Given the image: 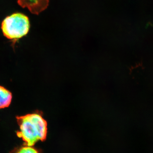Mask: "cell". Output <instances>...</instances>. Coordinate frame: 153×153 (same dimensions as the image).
Returning <instances> with one entry per match:
<instances>
[{"label": "cell", "instance_id": "obj_3", "mask_svg": "<svg viewBox=\"0 0 153 153\" xmlns=\"http://www.w3.org/2000/svg\"><path fill=\"white\" fill-rule=\"evenodd\" d=\"M49 0H18L23 8L27 7L32 13L39 15L48 7Z\"/></svg>", "mask_w": 153, "mask_h": 153}, {"label": "cell", "instance_id": "obj_4", "mask_svg": "<svg viewBox=\"0 0 153 153\" xmlns=\"http://www.w3.org/2000/svg\"><path fill=\"white\" fill-rule=\"evenodd\" d=\"M13 94L6 88L0 85V109L8 107L10 105Z\"/></svg>", "mask_w": 153, "mask_h": 153}, {"label": "cell", "instance_id": "obj_2", "mask_svg": "<svg viewBox=\"0 0 153 153\" xmlns=\"http://www.w3.org/2000/svg\"><path fill=\"white\" fill-rule=\"evenodd\" d=\"M30 27L28 17L20 13L7 17L3 21L1 27L4 36L15 42L26 36L29 33Z\"/></svg>", "mask_w": 153, "mask_h": 153}, {"label": "cell", "instance_id": "obj_5", "mask_svg": "<svg viewBox=\"0 0 153 153\" xmlns=\"http://www.w3.org/2000/svg\"><path fill=\"white\" fill-rule=\"evenodd\" d=\"M12 153H39L38 150L33 146H24L15 150Z\"/></svg>", "mask_w": 153, "mask_h": 153}, {"label": "cell", "instance_id": "obj_1", "mask_svg": "<svg viewBox=\"0 0 153 153\" xmlns=\"http://www.w3.org/2000/svg\"><path fill=\"white\" fill-rule=\"evenodd\" d=\"M19 131L18 137L24 141V145L33 146L38 141L46 139L47 133V122L38 112L16 117Z\"/></svg>", "mask_w": 153, "mask_h": 153}]
</instances>
